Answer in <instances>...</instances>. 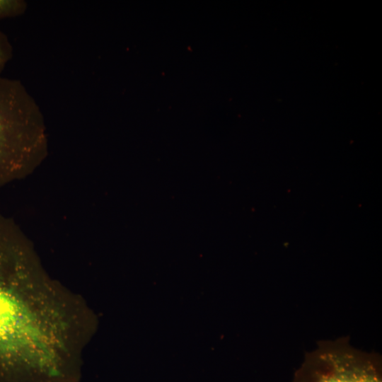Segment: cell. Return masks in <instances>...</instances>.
<instances>
[{"label":"cell","instance_id":"cell-3","mask_svg":"<svg viewBox=\"0 0 382 382\" xmlns=\"http://www.w3.org/2000/svg\"><path fill=\"white\" fill-rule=\"evenodd\" d=\"M293 382H382L381 358L357 349L348 337L320 340L305 354Z\"/></svg>","mask_w":382,"mask_h":382},{"label":"cell","instance_id":"cell-1","mask_svg":"<svg viewBox=\"0 0 382 382\" xmlns=\"http://www.w3.org/2000/svg\"><path fill=\"white\" fill-rule=\"evenodd\" d=\"M27 247L14 222L0 214V382H18L37 331L24 297Z\"/></svg>","mask_w":382,"mask_h":382},{"label":"cell","instance_id":"cell-2","mask_svg":"<svg viewBox=\"0 0 382 382\" xmlns=\"http://www.w3.org/2000/svg\"><path fill=\"white\" fill-rule=\"evenodd\" d=\"M45 118L19 80L0 76V185L19 179L47 156Z\"/></svg>","mask_w":382,"mask_h":382},{"label":"cell","instance_id":"cell-5","mask_svg":"<svg viewBox=\"0 0 382 382\" xmlns=\"http://www.w3.org/2000/svg\"><path fill=\"white\" fill-rule=\"evenodd\" d=\"M12 57L13 47L8 36L0 30V76Z\"/></svg>","mask_w":382,"mask_h":382},{"label":"cell","instance_id":"cell-4","mask_svg":"<svg viewBox=\"0 0 382 382\" xmlns=\"http://www.w3.org/2000/svg\"><path fill=\"white\" fill-rule=\"evenodd\" d=\"M27 8L24 0H0V20L22 16Z\"/></svg>","mask_w":382,"mask_h":382}]
</instances>
